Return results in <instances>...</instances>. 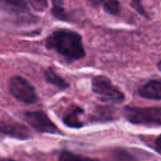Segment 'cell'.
Listing matches in <instances>:
<instances>
[{"label": "cell", "mask_w": 161, "mask_h": 161, "mask_svg": "<svg viewBox=\"0 0 161 161\" xmlns=\"http://www.w3.org/2000/svg\"><path fill=\"white\" fill-rule=\"evenodd\" d=\"M47 47L71 61L80 60L85 56L82 36L71 30L63 29L53 32L47 38Z\"/></svg>", "instance_id": "cell-1"}, {"label": "cell", "mask_w": 161, "mask_h": 161, "mask_svg": "<svg viewBox=\"0 0 161 161\" xmlns=\"http://www.w3.org/2000/svg\"><path fill=\"white\" fill-rule=\"evenodd\" d=\"M31 6L38 11H43L45 8L47 7V0H30Z\"/></svg>", "instance_id": "cell-15"}, {"label": "cell", "mask_w": 161, "mask_h": 161, "mask_svg": "<svg viewBox=\"0 0 161 161\" xmlns=\"http://www.w3.org/2000/svg\"><path fill=\"white\" fill-rule=\"evenodd\" d=\"M84 114V110L78 106H72L66 114L64 115L63 121L66 126L71 128H80L83 127V121L80 119V116Z\"/></svg>", "instance_id": "cell-8"}, {"label": "cell", "mask_w": 161, "mask_h": 161, "mask_svg": "<svg viewBox=\"0 0 161 161\" xmlns=\"http://www.w3.org/2000/svg\"><path fill=\"white\" fill-rule=\"evenodd\" d=\"M0 135L22 139V140L30 138V131L27 127L11 121H0Z\"/></svg>", "instance_id": "cell-6"}, {"label": "cell", "mask_w": 161, "mask_h": 161, "mask_svg": "<svg viewBox=\"0 0 161 161\" xmlns=\"http://www.w3.org/2000/svg\"><path fill=\"white\" fill-rule=\"evenodd\" d=\"M139 95L147 99H161V80H149L139 88Z\"/></svg>", "instance_id": "cell-7"}, {"label": "cell", "mask_w": 161, "mask_h": 161, "mask_svg": "<svg viewBox=\"0 0 161 161\" xmlns=\"http://www.w3.org/2000/svg\"><path fill=\"white\" fill-rule=\"evenodd\" d=\"M25 120L36 130L45 134H56L60 132L58 128L47 117V114L42 112H30L25 114Z\"/></svg>", "instance_id": "cell-5"}, {"label": "cell", "mask_w": 161, "mask_h": 161, "mask_svg": "<svg viewBox=\"0 0 161 161\" xmlns=\"http://www.w3.org/2000/svg\"><path fill=\"white\" fill-rule=\"evenodd\" d=\"M158 67H159V69H160V71H161V61L158 63Z\"/></svg>", "instance_id": "cell-20"}, {"label": "cell", "mask_w": 161, "mask_h": 161, "mask_svg": "<svg viewBox=\"0 0 161 161\" xmlns=\"http://www.w3.org/2000/svg\"><path fill=\"white\" fill-rule=\"evenodd\" d=\"M97 115L96 117L101 120V119H114V108H110V107H101V108H97L96 110Z\"/></svg>", "instance_id": "cell-13"}, {"label": "cell", "mask_w": 161, "mask_h": 161, "mask_svg": "<svg viewBox=\"0 0 161 161\" xmlns=\"http://www.w3.org/2000/svg\"><path fill=\"white\" fill-rule=\"evenodd\" d=\"M52 14L56 19L62 21H69V16L65 9L63 8L62 0H53V8H52Z\"/></svg>", "instance_id": "cell-11"}, {"label": "cell", "mask_w": 161, "mask_h": 161, "mask_svg": "<svg viewBox=\"0 0 161 161\" xmlns=\"http://www.w3.org/2000/svg\"><path fill=\"white\" fill-rule=\"evenodd\" d=\"M88 1H90L93 6L96 7V6H99V5H103V6L106 5L107 3H109L110 0H88Z\"/></svg>", "instance_id": "cell-18"}, {"label": "cell", "mask_w": 161, "mask_h": 161, "mask_svg": "<svg viewBox=\"0 0 161 161\" xmlns=\"http://www.w3.org/2000/svg\"><path fill=\"white\" fill-rule=\"evenodd\" d=\"M44 75H45V80H47V83L56 86V87L60 88V90H65V88L69 87V84L66 83V80H63L52 67H49V69L45 71Z\"/></svg>", "instance_id": "cell-9"}, {"label": "cell", "mask_w": 161, "mask_h": 161, "mask_svg": "<svg viewBox=\"0 0 161 161\" xmlns=\"http://www.w3.org/2000/svg\"><path fill=\"white\" fill-rule=\"evenodd\" d=\"M124 116L135 125H161V107H126Z\"/></svg>", "instance_id": "cell-2"}, {"label": "cell", "mask_w": 161, "mask_h": 161, "mask_svg": "<svg viewBox=\"0 0 161 161\" xmlns=\"http://www.w3.org/2000/svg\"><path fill=\"white\" fill-rule=\"evenodd\" d=\"M92 88L98 99L105 103H120L125 98L123 92L105 76H96L93 78Z\"/></svg>", "instance_id": "cell-3"}, {"label": "cell", "mask_w": 161, "mask_h": 161, "mask_svg": "<svg viewBox=\"0 0 161 161\" xmlns=\"http://www.w3.org/2000/svg\"><path fill=\"white\" fill-rule=\"evenodd\" d=\"M104 10H105L107 14H113V16H117L120 11V6L117 0H110L109 3H107L106 5L103 6Z\"/></svg>", "instance_id": "cell-14"}, {"label": "cell", "mask_w": 161, "mask_h": 161, "mask_svg": "<svg viewBox=\"0 0 161 161\" xmlns=\"http://www.w3.org/2000/svg\"><path fill=\"white\" fill-rule=\"evenodd\" d=\"M131 6H132V8H134V9L136 10V11L138 12L139 14H141L142 17H146V18H148V14L146 12V10L143 9V7H142V5H141L140 0H131Z\"/></svg>", "instance_id": "cell-16"}, {"label": "cell", "mask_w": 161, "mask_h": 161, "mask_svg": "<svg viewBox=\"0 0 161 161\" xmlns=\"http://www.w3.org/2000/svg\"><path fill=\"white\" fill-rule=\"evenodd\" d=\"M153 148L157 150V151L159 152V153H161V135L159 137H157L156 139H154Z\"/></svg>", "instance_id": "cell-17"}, {"label": "cell", "mask_w": 161, "mask_h": 161, "mask_svg": "<svg viewBox=\"0 0 161 161\" xmlns=\"http://www.w3.org/2000/svg\"><path fill=\"white\" fill-rule=\"evenodd\" d=\"M58 160L60 161H99V160H97V159L80 156V154L72 153V152H69V151L61 152L60 157H58Z\"/></svg>", "instance_id": "cell-12"}, {"label": "cell", "mask_w": 161, "mask_h": 161, "mask_svg": "<svg viewBox=\"0 0 161 161\" xmlns=\"http://www.w3.org/2000/svg\"><path fill=\"white\" fill-rule=\"evenodd\" d=\"M0 5L14 14H22L27 11L25 0H0Z\"/></svg>", "instance_id": "cell-10"}, {"label": "cell", "mask_w": 161, "mask_h": 161, "mask_svg": "<svg viewBox=\"0 0 161 161\" xmlns=\"http://www.w3.org/2000/svg\"><path fill=\"white\" fill-rule=\"evenodd\" d=\"M0 161H16V160H14V159H8V158H1V157H0Z\"/></svg>", "instance_id": "cell-19"}, {"label": "cell", "mask_w": 161, "mask_h": 161, "mask_svg": "<svg viewBox=\"0 0 161 161\" xmlns=\"http://www.w3.org/2000/svg\"><path fill=\"white\" fill-rule=\"evenodd\" d=\"M9 91L14 98L25 104H33L38 99L33 86L21 76H14L10 78Z\"/></svg>", "instance_id": "cell-4"}]
</instances>
